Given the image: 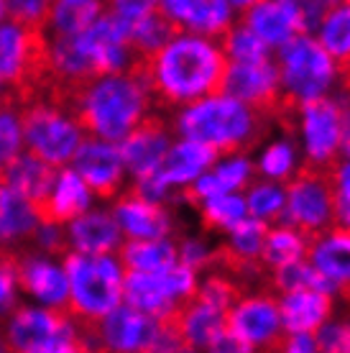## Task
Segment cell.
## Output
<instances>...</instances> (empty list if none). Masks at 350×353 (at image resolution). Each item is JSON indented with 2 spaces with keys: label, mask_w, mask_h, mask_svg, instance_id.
I'll list each match as a JSON object with an SVG mask.
<instances>
[{
  "label": "cell",
  "mask_w": 350,
  "mask_h": 353,
  "mask_svg": "<svg viewBox=\"0 0 350 353\" xmlns=\"http://www.w3.org/2000/svg\"><path fill=\"white\" fill-rule=\"evenodd\" d=\"M228 57L207 36L179 34L151 57H131L125 70L136 74L156 110L192 105L225 90Z\"/></svg>",
  "instance_id": "1"
},
{
  "label": "cell",
  "mask_w": 350,
  "mask_h": 353,
  "mask_svg": "<svg viewBox=\"0 0 350 353\" xmlns=\"http://www.w3.org/2000/svg\"><path fill=\"white\" fill-rule=\"evenodd\" d=\"M146 85L128 70L105 74L77 92L64 113L79 125L82 136L118 143L151 110Z\"/></svg>",
  "instance_id": "2"
},
{
  "label": "cell",
  "mask_w": 350,
  "mask_h": 353,
  "mask_svg": "<svg viewBox=\"0 0 350 353\" xmlns=\"http://www.w3.org/2000/svg\"><path fill=\"white\" fill-rule=\"evenodd\" d=\"M61 266L70 284V294L61 307L88 336L90 348L97 351L100 320L123 302V266L110 259V254L90 256L74 248L61 256Z\"/></svg>",
  "instance_id": "3"
},
{
  "label": "cell",
  "mask_w": 350,
  "mask_h": 353,
  "mask_svg": "<svg viewBox=\"0 0 350 353\" xmlns=\"http://www.w3.org/2000/svg\"><path fill=\"white\" fill-rule=\"evenodd\" d=\"M176 131L184 139L210 143L220 157H238L261 141L263 118L243 100L220 92L184 105L176 115Z\"/></svg>",
  "instance_id": "4"
},
{
  "label": "cell",
  "mask_w": 350,
  "mask_h": 353,
  "mask_svg": "<svg viewBox=\"0 0 350 353\" xmlns=\"http://www.w3.org/2000/svg\"><path fill=\"white\" fill-rule=\"evenodd\" d=\"M52 82V39L41 26L0 23V88L16 110L41 100Z\"/></svg>",
  "instance_id": "5"
},
{
  "label": "cell",
  "mask_w": 350,
  "mask_h": 353,
  "mask_svg": "<svg viewBox=\"0 0 350 353\" xmlns=\"http://www.w3.org/2000/svg\"><path fill=\"white\" fill-rule=\"evenodd\" d=\"M276 70L281 80V108L274 121L284 131L297 133L299 105L327 92L335 80V64L317 39L297 34L279 46Z\"/></svg>",
  "instance_id": "6"
},
{
  "label": "cell",
  "mask_w": 350,
  "mask_h": 353,
  "mask_svg": "<svg viewBox=\"0 0 350 353\" xmlns=\"http://www.w3.org/2000/svg\"><path fill=\"white\" fill-rule=\"evenodd\" d=\"M6 351L79 353L92 351L88 336L64 307H16L0 325Z\"/></svg>",
  "instance_id": "7"
},
{
  "label": "cell",
  "mask_w": 350,
  "mask_h": 353,
  "mask_svg": "<svg viewBox=\"0 0 350 353\" xmlns=\"http://www.w3.org/2000/svg\"><path fill=\"white\" fill-rule=\"evenodd\" d=\"M338 164L305 161L294 174L281 182L284 185V215L281 218H287V225L302 230L309 239H317L327 228H333V174Z\"/></svg>",
  "instance_id": "8"
},
{
  "label": "cell",
  "mask_w": 350,
  "mask_h": 353,
  "mask_svg": "<svg viewBox=\"0 0 350 353\" xmlns=\"http://www.w3.org/2000/svg\"><path fill=\"white\" fill-rule=\"evenodd\" d=\"M16 113L23 128V149L54 167H67L85 139L70 115L49 100L26 103Z\"/></svg>",
  "instance_id": "9"
},
{
  "label": "cell",
  "mask_w": 350,
  "mask_h": 353,
  "mask_svg": "<svg viewBox=\"0 0 350 353\" xmlns=\"http://www.w3.org/2000/svg\"><path fill=\"white\" fill-rule=\"evenodd\" d=\"M225 333L240 351H281L287 330L281 323L279 300L269 292L243 294L225 312Z\"/></svg>",
  "instance_id": "10"
},
{
  "label": "cell",
  "mask_w": 350,
  "mask_h": 353,
  "mask_svg": "<svg viewBox=\"0 0 350 353\" xmlns=\"http://www.w3.org/2000/svg\"><path fill=\"white\" fill-rule=\"evenodd\" d=\"M218 157L220 154L212 149L210 143L194 141V139H182L179 143L169 146L164 159L158 161V167L151 174L136 179L133 187L141 194H146L149 200L161 203L172 192V187L189 185L202 172H207L218 161Z\"/></svg>",
  "instance_id": "11"
},
{
  "label": "cell",
  "mask_w": 350,
  "mask_h": 353,
  "mask_svg": "<svg viewBox=\"0 0 350 353\" xmlns=\"http://www.w3.org/2000/svg\"><path fill=\"white\" fill-rule=\"evenodd\" d=\"M345 123V105L327 95L312 97L299 105L297 131L305 139V161L312 164H338Z\"/></svg>",
  "instance_id": "12"
},
{
  "label": "cell",
  "mask_w": 350,
  "mask_h": 353,
  "mask_svg": "<svg viewBox=\"0 0 350 353\" xmlns=\"http://www.w3.org/2000/svg\"><path fill=\"white\" fill-rule=\"evenodd\" d=\"M228 95L243 100L245 105L256 110L263 121L276 118L281 108V80L279 70L271 59L261 62H230L225 74Z\"/></svg>",
  "instance_id": "13"
},
{
  "label": "cell",
  "mask_w": 350,
  "mask_h": 353,
  "mask_svg": "<svg viewBox=\"0 0 350 353\" xmlns=\"http://www.w3.org/2000/svg\"><path fill=\"white\" fill-rule=\"evenodd\" d=\"M72 169L85 179L90 192L100 200H113L121 192L125 164L118 143L85 136L72 157Z\"/></svg>",
  "instance_id": "14"
},
{
  "label": "cell",
  "mask_w": 350,
  "mask_h": 353,
  "mask_svg": "<svg viewBox=\"0 0 350 353\" xmlns=\"http://www.w3.org/2000/svg\"><path fill=\"white\" fill-rule=\"evenodd\" d=\"M156 336L154 315L121 302L97 325V351H154Z\"/></svg>",
  "instance_id": "15"
},
{
  "label": "cell",
  "mask_w": 350,
  "mask_h": 353,
  "mask_svg": "<svg viewBox=\"0 0 350 353\" xmlns=\"http://www.w3.org/2000/svg\"><path fill=\"white\" fill-rule=\"evenodd\" d=\"M169 146H172V139H169L167 121L156 108H151L149 113L118 141L123 164L136 179L151 174L158 167V161L164 159Z\"/></svg>",
  "instance_id": "16"
},
{
  "label": "cell",
  "mask_w": 350,
  "mask_h": 353,
  "mask_svg": "<svg viewBox=\"0 0 350 353\" xmlns=\"http://www.w3.org/2000/svg\"><path fill=\"white\" fill-rule=\"evenodd\" d=\"M10 251V266L16 276L18 290L31 294L49 307H61L70 294L64 266H56L46 254H26V251Z\"/></svg>",
  "instance_id": "17"
},
{
  "label": "cell",
  "mask_w": 350,
  "mask_h": 353,
  "mask_svg": "<svg viewBox=\"0 0 350 353\" xmlns=\"http://www.w3.org/2000/svg\"><path fill=\"white\" fill-rule=\"evenodd\" d=\"M90 187L72 167H59L52 190L31 208L41 225H70L90 208Z\"/></svg>",
  "instance_id": "18"
},
{
  "label": "cell",
  "mask_w": 350,
  "mask_h": 353,
  "mask_svg": "<svg viewBox=\"0 0 350 353\" xmlns=\"http://www.w3.org/2000/svg\"><path fill=\"white\" fill-rule=\"evenodd\" d=\"M113 218L125 239H167L172 230V218L161 203L149 200L136 187L118 192Z\"/></svg>",
  "instance_id": "19"
},
{
  "label": "cell",
  "mask_w": 350,
  "mask_h": 353,
  "mask_svg": "<svg viewBox=\"0 0 350 353\" xmlns=\"http://www.w3.org/2000/svg\"><path fill=\"white\" fill-rule=\"evenodd\" d=\"M240 23L258 34L269 46H281L297 34H307L305 18L287 0H258L240 10Z\"/></svg>",
  "instance_id": "20"
},
{
  "label": "cell",
  "mask_w": 350,
  "mask_h": 353,
  "mask_svg": "<svg viewBox=\"0 0 350 353\" xmlns=\"http://www.w3.org/2000/svg\"><path fill=\"white\" fill-rule=\"evenodd\" d=\"M56 174H59V167H54L41 157L23 149L21 154H16L13 159L3 164V169H0V187H8V190L18 192L34 208L52 190Z\"/></svg>",
  "instance_id": "21"
},
{
  "label": "cell",
  "mask_w": 350,
  "mask_h": 353,
  "mask_svg": "<svg viewBox=\"0 0 350 353\" xmlns=\"http://www.w3.org/2000/svg\"><path fill=\"white\" fill-rule=\"evenodd\" d=\"M279 312L284 330L289 333H315L317 327L330 320L333 312V292L322 290H294L279 297Z\"/></svg>",
  "instance_id": "22"
},
{
  "label": "cell",
  "mask_w": 350,
  "mask_h": 353,
  "mask_svg": "<svg viewBox=\"0 0 350 353\" xmlns=\"http://www.w3.org/2000/svg\"><path fill=\"white\" fill-rule=\"evenodd\" d=\"M317 41L330 54L340 90L350 95V3H335L317 23Z\"/></svg>",
  "instance_id": "23"
},
{
  "label": "cell",
  "mask_w": 350,
  "mask_h": 353,
  "mask_svg": "<svg viewBox=\"0 0 350 353\" xmlns=\"http://www.w3.org/2000/svg\"><path fill=\"white\" fill-rule=\"evenodd\" d=\"M121 236V225L115 223L110 212L85 210L70 223V230H67L70 246L79 254H90V256H103V254L118 251Z\"/></svg>",
  "instance_id": "24"
},
{
  "label": "cell",
  "mask_w": 350,
  "mask_h": 353,
  "mask_svg": "<svg viewBox=\"0 0 350 353\" xmlns=\"http://www.w3.org/2000/svg\"><path fill=\"white\" fill-rule=\"evenodd\" d=\"M307 259L312 261L317 272L327 276L335 284V290L340 284L350 282V225H333L322 236H317L312 243Z\"/></svg>",
  "instance_id": "25"
},
{
  "label": "cell",
  "mask_w": 350,
  "mask_h": 353,
  "mask_svg": "<svg viewBox=\"0 0 350 353\" xmlns=\"http://www.w3.org/2000/svg\"><path fill=\"white\" fill-rule=\"evenodd\" d=\"M251 174H254V164L245 159L243 154H238V157H230L225 164L215 167L212 172H202L197 179H192L184 187L179 197L187 200L189 205H197L200 200L212 197V194L238 192L240 187L251 182Z\"/></svg>",
  "instance_id": "26"
},
{
  "label": "cell",
  "mask_w": 350,
  "mask_h": 353,
  "mask_svg": "<svg viewBox=\"0 0 350 353\" xmlns=\"http://www.w3.org/2000/svg\"><path fill=\"white\" fill-rule=\"evenodd\" d=\"M118 254L123 272H164L179 261V251L167 239H128Z\"/></svg>",
  "instance_id": "27"
},
{
  "label": "cell",
  "mask_w": 350,
  "mask_h": 353,
  "mask_svg": "<svg viewBox=\"0 0 350 353\" xmlns=\"http://www.w3.org/2000/svg\"><path fill=\"white\" fill-rule=\"evenodd\" d=\"M105 13V0H52L49 36H77Z\"/></svg>",
  "instance_id": "28"
},
{
  "label": "cell",
  "mask_w": 350,
  "mask_h": 353,
  "mask_svg": "<svg viewBox=\"0 0 350 353\" xmlns=\"http://www.w3.org/2000/svg\"><path fill=\"white\" fill-rule=\"evenodd\" d=\"M39 225L31 205L18 192L0 187V243L31 241Z\"/></svg>",
  "instance_id": "29"
},
{
  "label": "cell",
  "mask_w": 350,
  "mask_h": 353,
  "mask_svg": "<svg viewBox=\"0 0 350 353\" xmlns=\"http://www.w3.org/2000/svg\"><path fill=\"white\" fill-rule=\"evenodd\" d=\"M266 284L276 294L294 292V290H322V292L335 290V284L317 272L309 259H297V261H287V264L269 269Z\"/></svg>",
  "instance_id": "30"
},
{
  "label": "cell",
  "mask_w": 350,
  "mask_h": 353,
  "mask_svg": "<svg viewBox=\"0 0 350 353\" xmlns=\"http://www.w3.org/2000/svg\"><path fill=\"white\" fill-rule=\"evenodd\" d=\"M317 239H309L302 230L291 228V225H281V228L266 230V239H263V251L261 259L266 269H274L287 261H297V259H307L309 248Z\"/></svg>",
  "instance_id": "31"
},
{
  "label": "cell",
  "mask_w": 350,
  "mask_h": 353,
  "mask_svg": "<svg viewBox=\"0 0 350 353\" xmlns=\"http://www.w3.org/2000/svg\"><path fill=\"white\" fill-rule=\"evenodd\" d=\"M194 208L200 210L202 228L207 230V233H223V230L228 233L240 218L248 215V210H245V197L238 192L212 194V197L200 200Z\"/></svg>",
  "instance_id": "32"
},
{
  "label": "cell",
  "mask_w": 350,
  "mask_h": 353,
  "mask_svg": "<svg viewBox=\"0 0 350 353\" xmlns=\"http://www.w3.org/2000/svg\"><path fill=\"white\" fill-rule=\"evenodd\" d=\"M215 41L225 52L228 62H261V59H269V54H271V46L240 21L230 23Z\"/></svg>",
  "instance_id": "33"
},
{
  "label": "cell",
  "mask_w": 350,
  "mask_h": 353,
  "mask_svg": "<svg viewBox=\"0 0 350 353\" xmlns=\"http://www.w3.org/2000/svg\"><path fill=\"white\" fill-rule=\"evenodd\" d=\"M266 221L251 218L245 215L228 230V246L236 251L238 256L245 261H254V264H263L261 251H263V239H266Z\"/></svg>",
  "instance_id": "34"
},
{
  "label": "cell",
  "mask_w": 350,
  "mask_h": 353,
  "mask_svg": "<svg viewBox=\"0 0 350 353\" xmlns=\"http://www.w3.org/2000/svg\"><path fill=\"white\" fill-rule=\"evenodd\" d=\"M245 210L258 221H281L284 215V187L276 185H254L245 197Z\"/></svg>",
  "instance_id": "35"
},
{
  "label": "cell",
  "mask_w": 350,
  "mask_h": 353,
  "mask_svg": "<svg viewBox=\"0 0 350 353\" xmlns=\"http://www.w3.org/2000/svg\"><path fill=\"white\" fill-rule=\"evenodd\" d=\"M49 3L52 0H6V18L23 26H41L49 31Z\"/></svg>",
  "instance_id": "36"
},
{
  "label": "cell",
  "mask_w": 350,
  "mask_h": 353,
  "mask_svg": "<svg viewBox=\"0 0 350 353\" xmlns=\"http://www.w3.org/2000/svg\"><path fill=\"white\" fill-rule=\"evenodd\" d=\"M258 169H261L263 176L276 179V182H284V179L291 174V169H294V149H291V143H287V141L271 143L269 149L263 151L261 161H258Z\"/></svg>",
  "instance_id": "37"
},
{
  "label": "cell",
  "mask_w": 350,
  "mask_h": 353,
  "mask_svg": "<svg viewBox=\"0 0 350 353\" xmlns=\"http://www.w3.org/2000/svg\"><path fill=\"white\" fill-rule=\"evenodd\" d=\"M23 151V128L16 110H0V164Z\"/></svg>",
  "instance_id": "38"
},
{
  "label": "cell",
  "mask_w": 350,
  "mask_h": 353,
  "mask_svg": "<svg viewBox=\"0 0 350 353\" xmlns=\"http://www.w3.org/2000/svg\"><path fill=\"white\" fill-rule=\"evenodd\" d=\"M333 210H335V225H350V159L345 164L335 167Z\"/></svg>",
  "instance_id": "39"
},
{
  "label": "cell",
  "mask_w": 350,
  "mask_h": 353,
  "mask_svg": "<svg viewBox=\"0 0 350 353\" xmlns=\"http://www.w3.org/2000/svg\"><path fill=\"white\" fill-rule=\"evenodd\" d=\"M16 294L18 284L16 276H13V266H10V251L8 248H0V325L18 307Z\"/></svg>",
  "instance_id": "40"
},
{
  "label": "cell",
  "mask_w": 350,
  "mask_h": 353,
  "mask_svg": "<svg viewBox=\"0 0 350 353\" xmlns=\"http://www.w3.org/2000/svg\"><path fill=\"white\" fill-rule=\"evenodd\" d=\"M317 351L350 353V323H322L315 330Z\"/></svg>",
  "instance_id": "41"
},
{
  "label": "cell",
  "mask_w": 350,
  "mask_h": 353,
  "mask_svg": "<svg viewBox=\"0 0 350 353\" xmlns=\"http://www.w3.org/2000/svg\"><path fill=\"white\" fill-rule=\"evenodd\" d=\"M176 251H179V261H182V264H187L189 269H194V272H200V269H207V261H210V251L202 246L200 241L187 239L182 246L176 248Z\"/></svg>",
  "instance_id": "42"
},
{
  "label": "cell",
  "mask_w": 350,
  "mask_h": 353,
  "mask_svg": "<svg viewBox=\"0 0 350 353\" xmlns=\"http://www.w3.org/2000/svg\"><path fill=\"white\" fill-rule=\"evenodd\" d=\"M342 157L350 159V105H345V123H342V139H340Z\"/></svg>",
  "instance_id": "43"
},
{
  "label": "cell",
  "mask_w": 350,
  "mask_h": 353,
  "mask_svg": "<svg viewBox=\"0 0 350 353\" xmlns=\"http://www.w3.org/2000/svg\"><path fill=\"white\" fill-rule=\"evenodd\" d=\"M230 6H236L238 10H245V8H251L254 3H258V0H228Z\"/></svg>",
  "instance_id": "44"
},
{
  "label": "cell",
  "mask_w": 350,
  "mask_h": 353,
  "mask_svg": "<svg viewBox=\"0 0 350 353\" xmlns=\"http://www.w3.org/2000/svg\"><path fill=\"white\" fill-rule=\"evenodd\" d=\"M338 292H340L342 300H345V302L350 305V282H348V284H340V287H338Z\"/></svg>",
  "instance_id": "45"
},
{
  "label": "cell",
  "mask_w": 350,
  "mask_h": 353,
  "mask_svg": "<svg viewBox=\"0 0 350 353\" xmlns=\"http://www.w3.org/2000/svg\"><path fill=\"white\" fill-rule=\"evenodd\" d=\"M342 3H350V0H342Z\"/></svg>",
  "instance_id": "46"
},
{
  "label": "cell",
  "mask_w": 350,
  "mask_h": 353,
  "mask_svg": "<svg viewBox=\"0 0 350 353\" xmlns=\"http://www.w3.org/2000/svg\"><path fill=\"white\" fill-rule=\"evenodd\" d=\"M0 169H3V164H0Z\"/></svg>",
  "instance_id": "47"
}]
</instances>
